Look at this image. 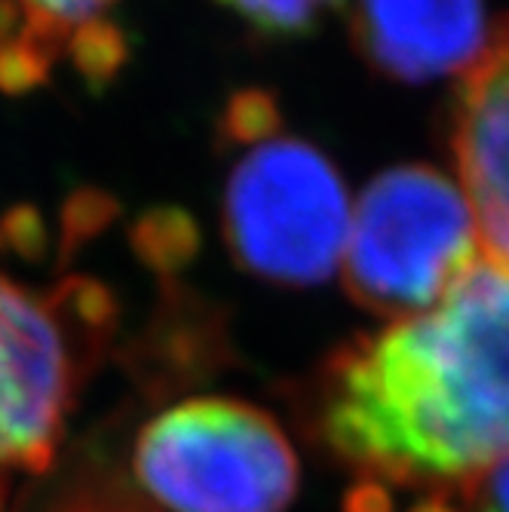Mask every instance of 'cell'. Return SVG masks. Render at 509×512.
<instances>
[{"label": "cell", "instance_id": "5b68a950", "mask_svg": "<svg viewBox=\"0 0 509 512\" xmlns=\"http://www.w3.org/2000/svg\"><path fill=\"white\" fill-rule=\"evenodd\" d=\"M132 470L169 512H286L301 485L286 430L234 396L184 399L151 417Z\"/></svg>", "mask_w": 509, "mask_h": 512}, {"label": "cell", "instance_id": "277c9868", "mask_svg": "<svg viewBox=\"0 0 509 512\" xmlns=\"http://www.w3.org/2000/svg\"><path fill=\"white\" fill-rule=\"evenodd\" d=\"M476 212L433 166H393L350 212L344 289L362 310L405 319L439 304L479 261Z\"/></svg>", "mask_w": 509, "mask_h": 512}, {"label": "cell", "instance_id": "8fae6325", "mask_svg": "<svg viewBox=\"0 0 509 512\" xmlns=\"http://www.w3.org/2000/svg\"><path fill=\"white\" fill-rule=\"evenodd\" d=\"M393 509V491L372 485V482H356L347 494V512H390Z\"/></svg>", "mask_w": 509, "mask_h": 512}, {"label": "cell", "instance_id": "3957f363", "mask_svg": "<svg viewBox=\"0 0 509 512\" xmlns=\"http://www.w3.org/2000/svg\"><path fill=\"white\" fill-rule=\"evenodd\" d=\"M111 329L105 286L71 279L40 295L0 273V512L16 476L53 463Z\"/></svg>", "mask_w": 509, "mask_h": 512}, {"label": "cell", "instance_id": "9c48e42d", "mask_svg": "<svg viewBox=\"0 0 509 512\" xmlns=\"http://www.w3.org/2000/svg\"><path fill=\"white\" fill-rule=\"evenodd\" d=\"M218 4L264 40H301L335 16L344 0H218Z\"/></svg>", "mask_w": 509, "mask_h": 512}, {"label": "cell", "instance_id": "52a82bcc", "mask_svg": "<svg viewBox=\"0 0 509 512\" xmlns=\"http://www.w3.org/2000/svg\"><path fill=\"white\" fill-rule=\"evenodd\" d=\"M350 31L359 56L399 83L470 71L491 40L485 0H356Z\"/></svg>", "mask_w": 509, "mask_h": 512}, {"label": "cell", "instance_id": "6da1fadb", "mask_svg": "<svg viewBox=\"0 0 509 512\" xmlns=\"http://www.w3.org/2000/svg\"><path fill=\"white\" fill-rule=\"evenodd\" d=\"M310 427L335 463L387 491H445L509 454V270L479 258L424 313L322 365Z\"/></svg>", "mask_w": 509, "mask_h": 512}, {"label": "cell", "instance_id": "7c38bea8", "mask_svg": "<svg viewBox=\"0 0 509 512\" xmlns=\"http://www.w3.org/2000/svg\"><path fill=\"white\" fill-rule=\"evenodd\" d=\"M405 512H457V506H454L451 491L445 488V491H427V494H421Z\"/></svg>", "mask_w": 509, "mask_h": 512}, {"label": "cell", "instance_id": "ba28073f", "mask_svg": "<svg viewBox=\"0 0 509 512\" xmlns=\"http://www.w3.org/2000/svg\"><path fill=\"white\" fill-rule=\"evenodd\" d=\"M120 0H0V89L28 92L71 62L105 83L126 62V37L111 22Z\"/></svg>", "mask_w": 509, "mask_h": 512}, {"label": "cell", "instance_id": "7a4b0ae2", "mask_svg": "<svg viewBox=\"0 0 509 512\" xmlns=\"http://www.w3.org/2000/svg\"><path fill=\"white\" fill-rule=\"evenodd\" d=\"M237 160L224 184V240L234 261L273 286H319L341 267L350 209L332 160L283 129L264 92H240L224 114Z\"/></svg>", "mask_w": 509, "mask_h": 512}, {"label": "cell", "instance_id": "30bf717a", "mask_svg": "<svg viewBox=\"0 0 509 512\" xmlns=\"http://www.w3.org/2000/svg\"><path fill=\"white\" fill-rule=\"evenodd\" d=\"M448 491L457 512H509V454Z\"/></svg>", "mask_w": 509, "mask_h": 512}, {"label": "cell", "instance_id": "8992f818", "mask_svg": "<svg viewBox=\"0 0 509 512\" xmlns=\"http://www.w3.org/2000/svg\"><path fill=\"white\" fill-rule=\"evenodd\" d=\"M451 151L485 258L509 270V19L457 86Z\"/></svg>", "mask_w": 509, "mask_h": 512}]
</instances>
